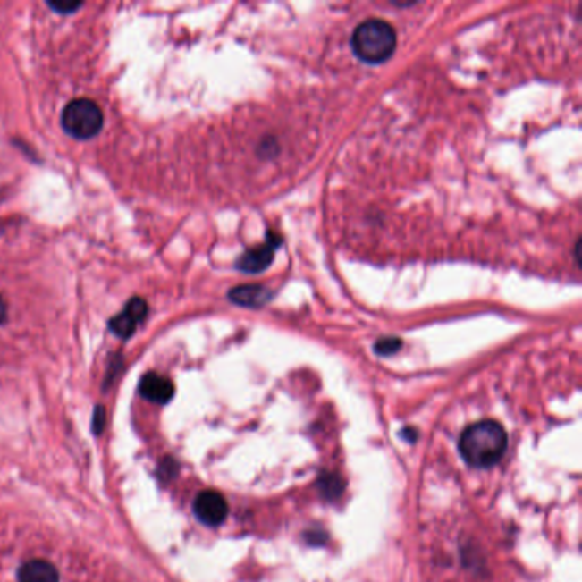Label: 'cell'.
Instances as JSON below:
<instances>
[{
	"mask_svg": "<svg viewBox=\"0 0 582 582\" xmlns=\"http://www.w3.org/2000/svg\"><path fill=\"white\" fill-rule=\"evenodd\" d=\"M507 450V432L495 420L471 424L460 437V452L473 468L497 465Z\"/></svg>",
	"mask_w": 582,
	"mask_h": 582,
	"instance_id": "1",
	"label": "cell"
},
{
	"mask_svg": "<svg viewBox=\"0 0 582 582\" xmlns=\"http://www.w3.org/2000/svg\"><path fill=\"white\" fill-rule=\"evenodd\" d=\"M354 55L371 65L390 60L396 50V31L383 19H367L360 22L350 38Z\"/></svg>",
	"mask_w": 582,
	"mask_h": 582,
	"instance_id": "2",
	"label": "cell"
},
{
	"mask_svg": "<svg viewBox=\"0 0 582 582\" xmlns=\"http://www.w3.org/2000/svg\"><path fill=\"white\" fill-rule=\"evenodd\" d=\"M62 127L74 139H93L103 127V112L91 99L79 97L63 108Z\"/></svg>",
	"mask_w": 582,
	"mask_h": 582,
	"instance_id": "3",
	"label": "cell"
},
{
	"mask_svg": "<svg viewBox=\"0 0 582 582\" xmlns=\"http://www.w3.org/2000/svg\"><path fill=\"white\" fill-rule=\"evenodd\" d=\"M282 238L275 232H268L265 243L246 249L236 260V268L243 274H262L266 270L275 257V251L281 248Z\"/></svg>",
	"mask_w": 582,
	"mask_h": 582,
	"instance_id": "4",
	"label": "cell"
},
{
	"mask_svg": "<svg viewBox=\"0 0 582 582\" xmlns=\"http://www.w3.org/2000/svg\"><path fill=\"white\" fill-rule=\"evenodd\" d=\"M193 512L197 519L206 526L223 525L227 518V502L219 492L206 490L197 495Z\"/></svg>",
	"mask_w": 582,
	"mask_h": 582,
	"instance_id": "5",
	"label": "cell"
},
{
	"mask_svg": "<svg viewBox=\"0 0 582 582\" xmlns=\"http://www.w3.org/2000/svg\"><path fill=\"white\" fill-rule=\"evenodd\" d=\"M148 302L142 298H133L127 306L110 321V330L116 337L129 338L135 333L137 326L148 316Z\"/></svg>",
	"mask_w": 582,
	"mask_h": 582,
	"instance_id": "6",
	"label": "cell"
},
{
	"mask_svg": "<svg viewBox=\"0 0 582 582\" xmlns=\"http://www.w3.org/2000/svg\"><path fill=\"white\" fill-rule=\"evenodd\" d=\"M275 292L265 287L262 283H248V285H238L227 292V299L236 306L258 309L265 304L274 299Z\"/></svg>",
	"mask_w": 582,
	"mask_h": 582,
	"instance_id": "7",
	"label": "cell"
},
{
	"mask_svg": "<svg viewBox=\"0 0 582 582\" xmlns=\"http://www.w3.org/2000/svg\"><path fill=\"white\" fill-rule=\"evenodd\" d=\"M139 392L152 403L164 405L174 396V384H173L171 379L164 377V375H157V373H148L140 379Z\"/></svg>",
	"mask_w": 582,
	"mask_h": 582,
	"instance_id": "8",
	"label": "cell"
},
{
	"mask_svg": "<svg viewBox=\"0 0 582 582\" xmlns=\"http://www.w3.org/2000/svg\"><path fill=\"white\" fill-rule=\"evenodd\" d=\"M19 582H58L55 567L45 561H31L19 569Z\"/></svg>",
	"mask_w": 582,
	"mask_h": 582,
	"instance_id": "9",
	"label": "cell"
},
{
	"mask_svg": "<svg viewBox=\"0 0 582 582\" xmlns=\"http://www.w3.org/2000/svg\"><path fill=\"white\" fill-rule=\"evenodd\" d=\"M318 488L321 492V495L326 499V501H335L340 497V493L343 492L345 488V484L343 480L340 478V475L337 473H323L319 477L318 480Z\"/></svg>",
	"mask_w": 582,
	"mask_h": 582,
	"instance_id": "10",
	"label": "cell"
},
{
	"mask_svg": "<svg viewBox=\"0 0 582 582\" xmlns=\"http://www.w3.org/2000/svg\"><path fill=\"white\" fill-rule=\"evenodd\" d=\"M401 340L396 337H386L377 340L375 345V352L377 356L388 357L396 354L401 349Z\"/></svg>",
	"mask_w": 582,
	"mask_h": 582,
	"instance_id": "11",
	"label": "cell"
},
{
	"mask_svg": "<svg viewBox=\"0 0 582 582\" xmlns=\"http://www.w3.org/2000/svg\"><path fill=\"white\" fill-rule=\"evenodd\" d=\"M105 417H106V413H105V409H103V407H97V409L94 410L93 431L96 432V434H99V432L103 431V427H105Z\"/></svg>",
	"mask_w": 582,
	"mask_h": 582,
	"instance_id": "12",
	"label": "cell"
},
{
	"mask_svg": "<svg viewBox=\"0 0 582 582\" xmlns=\"http://www.w3.org/2000/svg\"><path fill=\"white\" fill-rule=\"evenodd\" d=\"M54 11H56V13H60V14H71V13H74V11H77L79 7H80V4H62V2H58V4H48Z\"/></svg>",
	"mask_w": 582,
	"mask_h": 582,
	"instance_id": "13",
	"label": "cell"
},
{
	"mask_svg": "<svg viewBox=\"0 0 582 582\" xmlns=\"http://www.w3.org/2000/svg\"><path fill=\"white\" fill-rule=\"evenodd\" d=\"M5 319H7V304H5V300L2 299V296H0V325H4Z\"/></svg>",
	"mask_w": 582,
	"mask_h": 582,
	"instance_id": "14",
	"label": "cell"
}]
</instances>
